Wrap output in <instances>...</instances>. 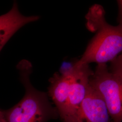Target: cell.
<instances>
[{"mask_svg":"<svg viewBox=\"0 0 122 122\" xmlns=\"http://www.w3.org/2000/svg\"><path fill=\"white\" fill-rule=\"evenodd\" d=\"M86 18L87 28L96 34L74 66L111 62L122 52V25L114 26L108 24L105 20L104 10L98 5L89 9Z\"/></svg>","mask_w":122,"mask_h":122,"instance_id":"1","label":"cell"},{"mask_svg":"<svg viewBox=\"0 0 122 122\" xmlns=\"http://www.w3.org/2000/svg\"><path fill=\"white\" fill-rule=\"evenodd\" d=\"M17 68L25 93L17 104L4 111L7 122H45L53 118L58 112L50 104L47 94L35 89L30 82V63L23 60L18 64Z\"/></svg>","mask_w":122,"mask_h":122,"instance_id":"2","label":"cell"},{"mask_svg":"<svg viewBox=\"0 0 122 122\" xmlns=\"http://www.w3.org/2000/svg\"><path fill=\"white\" fill-rule=\"evenodd\" d=\"M90 85L102 97L113 122H122V80L109 71L106 64H97Z\"/></svg>","mask_w":122,"mask_h":122,"instance_id":"3","label":"cell"},{"mask_svg":"<svg viewBox=\"0 0 122 122\" xmlns=\"http://www.w3.org/2000/svg\"><path fill=\"white\" fill-rule=\"evenodd\" d=\"M65 122H113L102 97L90 85L85 98Z\"/></svg>","mask_w":122,"mask_h":122,"instance_id":"4","label":"cell"},{"mask_svg":"<svg viewBox=\"0 0 122 122\" xmlns=\"http://www.w3.org/2000/svg\"><path fill=\"white\" fill-rule=\"evenodd\" d=\"M73 66L75 71L70 84L67 103L65 113L61 118L64 122L74 114L85 98L89 86L90 79L93 73L89 65L80 67Z\"/></svg>","mask_w":122,"mask_h":122,"instance_id":"5","label":"cell"},{"mask_svg":"<svg viewBox=\"0 0 122 122\" xmlns=\"http://www.w3.org/2000/svg\"><path fill=\"white\" fill-rule=\"evenodd\" d=\"M38 16H26L19 10L16 2L8 12L0 16V51L19 29L28 23L38 20Z\"/></svg>","mask_w":122,"mask_h":122,"instance_id":"6","label":"cell"},{"mask_svg":"<svg viewBox=\"0 0 122 122\" xmlns=\"http://www.w3.org/2000/svg\"><path fill=\"white\" fill-rule=\"evenodd\" d=\"M74 65V64H73ZM74 66L63 74L56 72L49 80L48 95L56 105L61 118L65 113L67 103L70 84L74 73Z\"/></svg>","mask_w":122,"mask_h":122,"instance_id":"7","label":"cell"},{"mask_svg":"<svg viewBox=\"0 0 122 122\" xmlns=\"http://www.w3.org/2000/svg\"><path fill=\"white\" fill-rule=\"evenodd\" d=\"M110 71L122 80V52L111 61Z\"/></svg>","mask_w":122,"mask_h":122,"instance_id":"8","label":"cell"},{"mask_svg":"<svg viewBox=\"0 0 122 122\" xmlns=\"http://www.w3.org/2000/svg\"><path fill=\"white\" fill-rule=\"evenodd\" d=\"M118 7V21L119 25H122V0H117Z\"/></svg>","mask_w":122,"mask_h":122,"instance_id":"9","label":"cell"},{"mask_svg":"<svg viewBox=\"0 0 122 122\" xmlns=\"http://www.w3.org/2000/svg\"><path fill=\"white\" fill-rule=\"evenodd\" d=\"M0 122H7L5 115L4 111L0 109Z\"/></svg>","mask_w":122,"mask_h":122,"instance_id":"10","label":"cell"},{"mask_svg":"<svg viewBox=\"0 0 122 122\" xmlns=\"http://www.w3.org/2000/svg\"></svg>","mask_w":122,"mask_h":122,"instance_id":"11","label":"cell"}]
</instances>
